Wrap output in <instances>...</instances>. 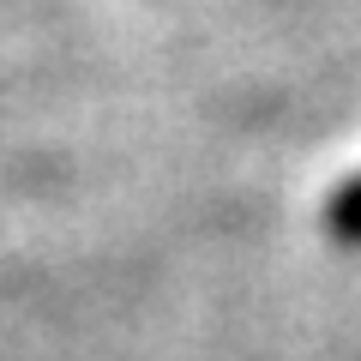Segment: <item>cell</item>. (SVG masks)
<instances>
[{"mask_svg":"<svg viewBox=\"0 0 361 361\" xmlns=\"http://www.w3.org/2000/svg\"><path fill=\"white\" fill-rule=\"evenodd\" d=\"M325 229L337 247H361V175L337 180L331 199H325Z\"/></svg>","mask_w":361,"mask_h":361,"instance_id":"1","label":"cell"}]
</instances>
